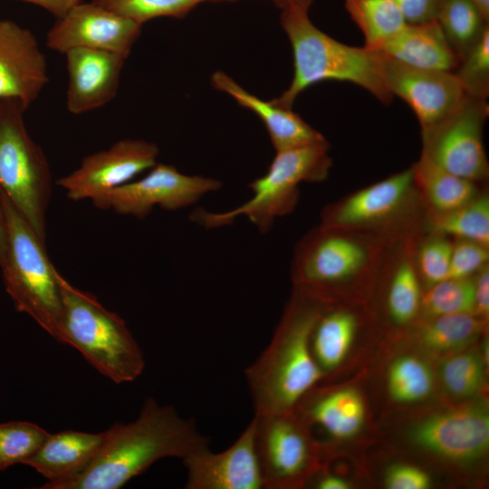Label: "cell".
Returning <instances> with one entry per match:
<instances>
[{
	"label": "cell",
	"instance_id": "cell-1",
	"mask_svg": "<svg viewBox=\"0 0 489 489\" xmlns=\"http://www.w3.org/2000/svg\"><path fill=\"white\" fill-rule=\"evenodd\" d=\"M105 432L101 447L87 466L64 480L44 483L41 488L119 489L159 459H184L209 446L194 420L152 398L144 401L134 421L114 424Z\"/></svg>",
	"mask_w": 489,
	"mask_h": 489
},
{
	"label": "cell",
	"instance_id": "cell-2",
	"mask_svg": "<svg viewBox=\"0 0 489 489\" xmlns=\"http://www.w3.org/2000/svg\"><path fill=\"white\" fill-rule=\"evenodd\" d=\"M324 302L293 288L271 342L245 369L255 414L292 412L324 378L311 348Z\"/></svg>",
	"mask_w": 489,
	"mask_h": 489
},
{
	"label": "cell",
	"instance_id": "cell-3",
	"mask_svg": "<svg viewBox=\"0 0 489 489\" xmlns=\"http://www.w3.org/2000/svg\"><path fill=\"white\" fill-rule=\"evenodd\" d=\"M392 237L320 224L295 245L293 288L325 302H343L347 292L377 283Z\"/></svg>",
	"mask_w": 489,
	"mask_h": 489
},
{
	"label": "cell",
	"instance_id": "cell-4",
	"mask_svg": "<svg viewBox=\"0 0 489 489\" xmlns=\"http://www.w3.org/2000/svg\"><path fill=\"white\" fill-rule=\"evenodd\" d=\"M281 25L292 50L293 76L275 104L292 109L308 87L322 81L350 82L365 89L382 103L393 99L384 77L383 58L375 50L342 43L317 28L308 12L283 9Z\"/></svg>",
	"mask_w": 489,
	"mask_h": 489
},
{
	"label": "cell",
	"instance_id": "cell-5",
	"mask_svg": "<svg viewBox=\"0 0 489 489\" xmlns=\"http://www.w3.org/2000/svg\"><path fill=\"white\" fill-rule=\"evenodd\" d=\"M0 202L6 234V252L0 264L5 291L18 312L62 343L58 271L47 255L45 242L1 192Z\"/></svg>",
	"mask_w": 489,
	"mask_h": 489
},
{
	"label": "cell",
	"instance_id": "cell-6",
	"mask_svg": "<svg viewBox=\"0 0 489 489\" xmlns=\"http://www.w3.org/2000/svg\"><path fill=\"white\" fill-rule=\"evenodd\" d=\"M57 278L62 298V343L78 350L116 384L135 380L144 369V356L122 318L59 272Z\"/></svg>",
	"mask_w": 489,
	"mask_h": 489
},
{
	"label": "cell",
	"instance_id": "cell-7",
	"mask_svg": "<svg viewBox=\"0 0 489 489\" xmlns=\"http://www.w3.org/2000/svg\"><path fill=\"white\" fill-rule=\"evenodd\" d=\"M331 168L327 140L275 151L266 173L249 184L252 195L246 201L223 212L200 209L192 218L206 228H216L245 216L260 233L266 234L278 218L295 209L299 186L326 179Z\"/></svg>",
	"mask_w": 489,
	"mask_h": 489
},
{
	"label": "cell",
	"instance_id": "cell-8",
	"mask_svg": "<svg viewBox=\"0 0 489 489\" xmlns=\"http://www.w3.org/2000/svg\"><path fill=\"white\" fill-rule=\"evenodd\" d=\"M25 110L17 100H0V192L45 242L51 170L42 148L26 129Z\"/></svg>",
	"mask_w": 489,
	"mask_h": 489
},
{
	"label": "cell",
	"instance_id": "cell-9",
	"mask_svg": "<svg viewBox=\"0 0 489 489\" xmlns=\"http://www.w3.org/2000/svg\"><path fill=\"white\" fill-rule=\"evenodd\" d=\"M425 211L411 166L326 206L321 224L396 236L420 227Z\"/></svg>",
	"mask_w": 489,
	"mask_h": 489
},
{
	"label": "cell",
	"instance_id": "cell-10",
	"mask_svg": "<svg viewBox=\"0 0 489 489\" xmlns=\"http://www.w3.org/2000/svg\"><path fill=\"white\" fill-rule=\"evenodd\" d=\"M254 446L264 489L306 482L317 467L311 433L292 412L254 414Z\"/></svg>",
	"mask_w": 489,
	"mask_h": 489
},
{
	"label": "cell",
	"instance_id": "cell-11",
	"mask_svg": "<svg viewBox=\"0 0 489 489\" xmlns=\"http://www.w3.org/2000/svg\"><path fill=\"white\" fill-rule=\"evenodd\" d=\"M488 112L486 100L465 94L446 117L421 130V154L455 176L478 184L484 181L489 165L483 129Z\"/></svg>",
	"mask_w": 489,
	"mask_h": 489
},
{
	"label": "cell",
	"instance_id": "cell-12",
	"mask_svg": "<svg viewBox=\"0 0 489 489\" xmlns=\"http://www.w3.org/2000/svg\"><path fill=\"white\" fill-rule=\"evenodd\" d=\"M221 187L216 178L187 175L173 165L157 163L140 179L118 187L91 202L97 208L142 219L156 206L169 211L191 206Z\"/></svg>",
	"mask_w": 489,
	"mask_h": 489
},
{
	"label": "cell",
	"instance_id": "cell-13",
	"mask_svg": "<svg viewBox=\"0 0 489 489\" xmlns=\"http://www.w3.org/2000/svg\"><path fill=\"white\" fill-rule=\"evenodd\" d=\"M159 153L154 142L140 139L118 140L109 149L84 157L80 166L56 184L73 201H93L130 182L157 164Z\"/></svg>",
	"mask_w": 489,
	"mask_h": 489
},
{
	"label": "cell",
	"instance_id": "cell-14",
	"mask_svg": "<svg viewBox=\"0 0 489 489\" xmlns=\"http://www.w3.org/2000/svg\"><path fill=\"white\" fill-rule=\"evenodd\" d=\"M141 26L92 1L80 2L56 18L45 43L49 49L62 54L74 48H90L128 58Z\"/></svg>",
	"mask_w": 489,
	"mask_h": 489
},
{
	"label": "cell",
	"instance_id": "cell-15",
	"mask_svg": "<svg viewBox=\"0 0 489 489\" xmlns=\"http://www.w3.org/2000/svg\"><path fill=\"white\" fill-rule=\"evenodd\" d=\"M382 58L385 82L390 93L408 104L421 130L446 117L465 95L455 72L417 69Z\"/></svg>",
	"mask_w": 489,
	"mask_h": 489
},
{
	"label": "cell",
	"instance_id": "cell-16",
	"mask_svg": "<svg viewBox=\"0 0 489 489\" xmlns=\"http://www.w3.org/2000/svg\"><path fill=\"white\" fill-rule=\"evenodd\" d=\"M187 469V489H262L254 446V420L225 450L213 453L209 446L182 459Z\"/></svg>",
	"mask_w": 489,
	"mask_h": 489
},
{
	"label": "cell",
	"instance_id": "cell-17",
	"mask_svg": "<svg viewBox=\"0 0 489 489\" xmlns=\"http://www.w3.org/2000/svg\"><path fill=\"white\" fill-rule=\"evenodd\" d=\"M412 436L420 447L453 461H470L489 446V415L484 407L465 406L419 423Z\"/></svg>",
	"mask_w": 489,
	"mask_h": 489
},
{
	"label": "cell",
	"instance_id": "cell-18",
	"mask_svg": "<svg viewBox=\"0 0 489 489\" xmlns=\"http://www.w3.org/2000/svg\"><path fill=\"white\" fill-rule=\"evenodd\" d=\"M48 82L47 61L35 35L0 19V100H17L27 109Z\"/></svg>",
	"mask_w": 489,
	"mask_h": 489
},
{
	"label": "cell",
	"instance_id": "cell-19",
	"mask_svg": "<svg viewBox=\"0 0 489 489\" xmlns=\"http://www.w3.org/2000/svg\"><path fill=\"white\" fill-rule=\"evenodd\" d=\"M64 55L68 74L65 103L70 113L97 110L115 98L126 56L90 48H74Z\"/></svg>",
	"mask_w": 489,
	"mask_h": 489
},
{
	"label": "cell",
	"instance_id": "cell-20",
	"mask_svg": "<svg viewBox=\"0 0 489 489\" xmlns=\"http://www.w3.org/2000/svg\"><path fill=\"white\" fill-rule=\"evenodd\" d=\"M421 227L398 235L388 243L379 276L386 283V309L398 325L412 323L420 315L421 281L415 251Z\"/></svg>",
	"mask_w": 489,
	"mask_h": 489
},
{
	"label": "cell",
	"instance_id": "cell-21",
	"mask_svg": "<svg viewBox=\"0 0 489 489\" xmlns=\"http://www.w3.org/2000/svg\"><path fill=\"white\" fill-rule=\"evenodd\" d=\"M212 85L254 111L264 124L275 151L326 141L321 133L309 125L292 109L264 101L246 91L222 71L211 76Z\"/></svg>",
	"mask_w": 489,
	"mask_h": 489
},
{
	"label": "cell",
	"instance_id": "cell-22",
	"mask_svg": "<svg viewBox=\"0 0 489 489\" xmlns=\"http://www.w3.org/2000/svg\"><path fill=\"white\" fill-rule=\"evenodd\" d=\"M409 67L454 72L459 59L436 20L406 24L394 36L372 49Z\"/></svg>",
	"mask_w": 489,
	"mask_h": 489
},
{
	"label": "cell",
	"instance_id": "cell-23",
	"mask_svg": "<svg viewBox=\"0 0 489 489\" xmlns=\"http://www.w3.org/2000/svg\"><path fill=\"white\" fill-rule=\"evenodd\" d=\"M106 432L64 430L49 434L38 450L25 462L41 474L46 483L69 478L87 466L96 456Z\"/></svg>",
	"mask_w": 489,
	"mask_h": 489
},
{
	"label": "cell",
	"instance_id": "cell-24",
	"mask_svg": "<svg viewBox=\"0 0 489 489\" xmlns=\"http://www.w3.org/2000/svg\"><path fill=\"white\" fill-rule=\"evenodd\" d=\"M293 411L306 427H319L335 439L357 434L365 416L363 399L353 388L308 392Z\"/></svg>",
	"mask_w": 489,
	"mask_h": 489
},
{
	"label": "cell",
	"instance_id": "cell-25",
	"mask_svg": "<svg viewBox=\"0 0 489 489\" xmlns=\"http://www.w3.org/2000/svg\"><path fill=\"white\" fill-rule=\"evenodd\" d=\"M359 324L358 314L343 302H324L311 335L312 356L324 377L346 359Z\"/></svg>",
	"mask_w": 489,
	"mask_h": 489
},
{
	"label": "cell",
	"instance_id": "cell-26",
	"mask_svg": "<svg viewBox=\"0 0 489 489\" xmlns=\"http://www.w3.org/2000/svg\"><path fill=\"white\" fill-rule=\"evenodd\" d=\"M412 167L415 182L427 211L441 213L455 209L482 191L478 183L443 169L423 154Z\"/></svg>",
	"mask_w": 489,
	"mask_h": 489
},
{
	"label": "cell",
	"instance_id": "cell-27",
	"mask_svg": "<svg viewBox=\"0 0 489 489\" xmlns=\"http://www.w3.org/2000/svg\"><path fill=\"white\" fill-rule=\"evenodd\" d=\"M485 321L473 313L425 318L417 331L420 346L433 355H453L480 335Z\"/></svg>",
	"mask_w": 489,
	"mask_h": 489
},
{
	"label": "cell",
	"instance_id": "cell-28",
	"mask_svg": "<svg viewBox=\"0 0 489 489\" xmlns=\"http://www.w3.org/2000/svg\"><path fill=\"white\" fill-rule=\"evenodd\" d=\"M426 230L489 246V196L482 190L466 204L446 212L425 211Z\"/></svg>",
	"mask_w": 489,
	"mask_h": 489
},
{
	"label": "cell",
	"instance_id": "cell-29",
	"mask_svg": "<svg viewBox=\"0 0 489 489\" xmlns=\"http://www.w3.org/2000/svg\"><path fill=\"white\" fill-rule=\"evenodd\" d=\"M435 20L459 62L489 27L473 0H441Z\"/></svg>",
	"mask_w": 489,
	"mask_h": 489
},
{
	"label": "cell",
	"instance_id": "cell-30",
	"mask_svg": "<svg viewBox=\"0 0 489 489\" xmlns=\"http://www.w3.org/2000/svg\"><path fill=\"white\" fill-rule=\"evenodd\" d=\"M345 7L369 49L377 48L407 24L393 0H345Z\"/></svg>",
	"mask_w": 489,
	"mask_h": 489
},
{
	"label": "cell",
	"instance_id": "cell-31",
	"mask_svg": "<svg viewBox=\"0 0 489 489\" xmlns=\"http://www.w3.org/2000/svg\"><path fill=\"white\" fill-rule=\"evenodd\" d=\"M475 276L447 278L422 292L420 314L424 318L455 313H473Z\"/></svg>",
	"mask_w": 489,
	"mask_h": 489
},
{
	"label": "cell",
	"instance_id": "cell-32",
	"mask_svg": "<svg viewBox=\"0 0 489 489\" xmlns=\"http://www.w3.org/2000/svg\"><path fill=\"white\" fill-rule=\"evenodd\" d=\"M388 387L391 397L404 403L426 398L433 388V375L426 362L415 356H402L390 366Z\"/></svg>",
	"mask_w": 489,
	"mask_h": 489
},
{
	"label": "cell",
	"instance_id": "cell-33",
	"mask_svg": "<svg viewBox=\"0 0 489 489\" xmlns=\"http://www.w3.org/2000/svg\"><path fill=\"white\" fill-rule=\"evenodd\" d=\"M49 433L27 421L0 423V471L25 462L38 450Z\"/></svg>",
	"mask_w": 489,
	"mask_h": 489
},
{
	"label": "cell",
	"instance_id": "cell-34",
	"mask_svg": "<svg viewBox=\"0 0 489 489\" xmlns=\"http://www.w3.org/2000/svg\"><path fill=\"white\" fill-rule=\"evenodd\" d=\"M104 8L143 24L158 17L181 18L197 5L211 1L233 0H91Z\"/></svg>",
	"mask_w": 489,
	"mask_h": 489
},
{
	"label": "cell",
	"instance_id": "cell-35",
	"mask_svg": "<svg viewBox=\"0 0 489 489\" xmlns=\"http://www.w3.org/2000/svg\"><path fill=\"white\" fill-rule=\"evenodd\" d=\"M453 239L428 232H420L415 251L417 270L427 287L449 278Z\"/></svg>",
	"mask_w": 489,
	"mask_h": 489
},
{
	"label": "cell",
	"instance_id": "cell-36",
	"mask_svg": "<svg viewBox=\"0 0 489 489\" xmlns=\"http://www.w3.org/2000/svg\"><path fill=\"white\" fill-rule=\"evenodd\" d=\"M484 363L474 351H459L446 360L441 378L446 390L456 398L476 394L484 381Z\"/></svg>",
	"mask_w": 489,
	"mask_h": 489
},
{
	"label": "cell",
	"instance_id": "cell-37",
	"mask_svg": "<svg viewBox=\"0 0 489 489\" xmlns=\"http://www.w3.org/2000/svg\"><path fill=\"white\" fill-rule=\"evenodd\" d=\"M455 74L465 94L486 100L489 95V27L460 60Z\"/></svg>",
	"mask_w": 489,
	"mask_h": 489
},
{
	"label": "cell",
	"instance_id": "cell-38",
	"mask_svg": "<svg viewBox=\"0 0 489 489\" xmlns=\"http://www.w3.org/2000/svg\"><path fill=\"white\" fill-rule=\"evenodd\" d=\"M488 262L489 246L470 240L453 239L449 277H473Z\"/></svg>",
	"mask_w": 489,
	"mask_h": 489
},
{
	"label": "cell",
	"instance_id": "cell-39",
	"mask_svg": "<svg viewBox=\"0 0 489 489\" xmlns=\"http://www.w3.org/2000/svg\"><path fill=\"white\" fill-rule=\"evenodd\" d=\"M385 484L389 489H427L430 477L416 466L398 465L387 473Z\"/></svg>",
	"mask_w": 489,
	"mask_h": 489
},
{
	"label": "cell",
	"instance_id": "cell-40",
	"mask_svg": "<svg viewBox=\"0 0 489 489\" xmlns=\"http://www.w3.org/2000/svg\"><path fill=\"white\" fill-rule=\"evenodd\" d=\"M407 24H423L436 19L441 0H393Z\"/></svg>",
	"mask_w": 489,
	"mask_h": 489
},
{
	"label": "cell",
	"instance_id": "cell-41",
	"mask_svg": "<svg viewBox=\"0 0 489 489\" xmlns=\"http://www.w3.org/2000/svg\"><path fill=\"white\" fill-rule=\"evenodd\" d=\"M474 314L485 321L489 314V264L475 275Z\"/></svg>",
	"mask_w": 489,
	"mask_h": 489
},
{
	"label": "cell",
	"instance_id": "cell-42",
	"mask_svg": "<svg viewBox=\"0 0 489 489\" xmlns=\"http://www.w3.org/2000/svg\"><path fill=\"white\" fill-rule=\"evenodd\" d=\"M28 2L50 12L56 18L62 16L73 5L80 3L81 0H22Z\"/></svg>",
	"mask_w": 489,
	"mask_h": 489
},
{
	"label": "cell",
	"instance_id": "cell-43",
	"mask_svg": "<svg viewBox=\"0 0 489 489\" xmlns=\"http://www.w3.org/2000/svg\"><path fill=\"white\" fill-rule=\"evenodd\" d=\"M315 485L320 489H348L350 487L345 479L331 474H322L318 476Z\"/></svg>",
	"mask_w": 489,
	"mask_h": 489
},
{
	"label": "cell",
	"instance_id": "cell-44",
	"mask_svg": "<svg viewBox=\"0 0 489 489\" xmlns=\"http://www.w3.org/2000/svg\"><path fill=\"white\" fill-rule=\"evenodd\" d=\"M280 8L283 9H298L309 10L312 0H273Z\"/></svg>",
	"mask_w": 489,
	"mask_h": 489
},
{
	"label": "cell",
	"instance_id": "cell-45",
	"mask_svg": "<svg viewBox=\"0 0 489 489\" xmlns=\"http://www.w3.org/2000/svg\"><path fill=\"white\" fill-rule=\"evenodd\" d=\"M6 252V234L5 227L4 216L0 202V264L3 262Z\"/></svg>",
	"mask_w": 489,
	"mask_h": 489
},
{
	"label": "cell",
	"instance_id": "cell-46",
	"mask_svg": "<svg viewBox=\"0 0 489 489\" xmlns=\"http://www.w3.org/2000/svg\"><path fill=\"white\" fill-rule=\"evenodd\" d=\"M485 18L489 19V0H473Z\"/></svg>",
	"mask_w": 489,
	"mask_h": 489
}]
</instances>
